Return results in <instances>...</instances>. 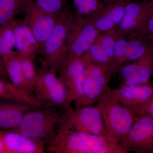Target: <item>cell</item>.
<instances>
[{"label":"cell","mask_w":153,"mask_h":153,"mask_svg":"<svg viewBox=\"0 0 153 153\" xmlns=\"http://www.w3.org/2000/svg\"><path fill=\"white\" fill-rule=\"evenodd\" d=\"M126 1H119L107 3L104 10L100 13L92 18L87 19L90 20L100 33L111 32L121 20Z\"/></svg>","instance_id":"obj_19"},{"label":"cell","mask_w":153,"mask_h":153,"mask_svg":"<svg viewBox=\"0 0 153 153\" xmlns=\"http://www.w3.org/2000/svg\"><path fill=\"white\" fill-rule=\"evenodd\" d=\"M117 39V37L113 33H106L103 36L100 35L97 42L99 44L108 57L114 63L119 70L115 61L114 56L115 46Z\"/></svg>","instance_id":"obj_27"},{"label":"cell","mask_w":153,"mask_h":153,"mask_svg":"<svg viewBox=\"0 0 153 153\" xmlns=\"http://www.w3.org/2000/svg\"><path fill=\"white\" fill-rule=\"evenodd\" d=\"M137 116L147 115L153 118V95L135 113Z\"/></svg>","instance_id":"obj_29"},{"label":"cell","mask_w":153,"mask_h":153,"mask_svg":"<svg viewBox=\"0 0 153 153\" xmlns=\"http://www.w3.org/2000/svg\"><path fill=\"white\" fill-rule=\"evenodd\" d=\"M23 74L29 87L33 90V87L38 77V70L35 66V61L30 57L19 55Z\"/></svg>","instance_id":"obj_26"},{"label":"cell","mask_w":153,"mask_h":153,"mask_svg":"<svg viewBox=\"0 0 153 153\" xmlns=\"http://www.w3.org/2000/svg\"><path fill=\"white\" fill-rule=\"evenodd\" d=\"M152 51L153 46L144 37H130L129 41L121 37L116 41L115 61L120 69L123 63L138 60Z\"/></svg>","instance_id":"obj_12"},{"label":"cell","mask_w":153,"mask_h":153,"mask_svg":"<svg viewBox=\"0 0 153 153\" xmlns=\"http://www.w3.org/2000/svg\"><path fill=\"white\" fill-rule=\"evenodd\" d=\"M24 11V20L38 41L41 51L45 41L55 27L58 16L45 12L34 0H28Z\"/></svg>","instance_id":"obj_10"},{"label":"cell","mask_w":153,"mask_h":153,"mask_svg":"<svg viewBox=\"0 0 153 153\" xmlns=\"http://www.w3.org/2000/svg\"><path fill=\"white\" fill-rule=\"evenodd\" d=\"M0 77L3 78V79L10 80L5 67L4 66V64L1 59H0Z\"/></svg>","instance_id":"obj_31"},{"label":"cell","mask_w":153,"mask_h":153,"mask_svg":"<svg viewBox=\"0 0 153 153\" xmlns=\"http://www.w3.org/2000/svg\"><path fill=\"white\" fill-rule=\"evenodd\" d=\"M110 89V88L102 87L92 78L86 76L83 85V97L79 104L75 108L97 104Z\"/></svg>","instance_id":"obj_20"},{"label":"cell","mask_w":153,"mask_h":153,"mask_svg":"<svg viewBox=\"0 0 153 153\" xmlns=\"http://www.w3.org/2000/svg\"><path fill=\"white\" fill-rule=\"evenodd\" d=\"M144 37L153 46V12L148 22Z\"/></svg>","instance_id":"obj_30"},{"label":"cell","mask_w":153,"mask_h":153,"mask_svg":"<svg viewBox=\"0 0 153 153\" xmlns=\"http://www.w3.org/2000/svg\"><path fill=\"white\" fill-rule=\"evenodd\" d=\"M113 142L120 143L131 128L137 116L115 97L111 89L96 104Z\"/></svg>","instance_id":"obj_3"},{"label":"cell","mask_w":153,"mask_h":153,"mask_svg":"<svg viewBox=\"0 0 153 153\" xmlns=\"http://www.w3.org/2000/svg\"><path fill=\"white\" fill-rule=\"evenodd\" d=\"M86 62V76L93 79L99 85L109 88L108 84L112 75L115 73L108 66L97 63Z\"/></svg>","instance_id":"obj_21"},{"label":"cell","mask_w":153,"mask_h":153,"mask_svg":"<svg viewBox=\"0 0 153 153\" xmlns=\"http://www.w3.org/2000/svg\"><path fill=\"white\" fill-rule=\"evenodd\" d=\"M153 12V0H127L120 22L113 31L117 37H143Z\"/></svg>","instance_id":"obj_7"},{"label":"cell","mask_w":153,"mask_h":153,"mask_svg":"<svg viewBox=\"0 0 153 153\" xmlns=\"http://www.w3.org/2000/svg\"><path fill=\"white\" fill-rule=\"evenodd\" d=\"M120 144L127 153H153V118L137 116Z\"/></svg>","instance_id":"obj_9"},{"label":"cell","mask_w":153,"mask_h":153,"mask_svg":"<svg viewBox=\"0 0 153 153\" xmlns=\"http://www.w3.org/2000/svg\"><path fill=\"white\" fill-rule=\"evenodd\" d=\"M8 75L11 83L38 107H41L34 94L33 89L29 87L25 80L21 66L19 53L13 51L10 54L0 57Z\"/></svg>","instance_id":"obj_17"},{"label":"cell","mask_w":153,"mask_h":153,"mask_svg":"<svg viewBox=\"0 0 153 153\" xmlns=\"http://www.w3.org/2000/svg\"><path fill=\"white\" fill-rule=\"evenodd\" d=\"M126 1V0H105V2L107 3L114 2L117 1Z\"/></svg>","instance_id":"obj_33"},{"label":"cell","mask_w":153,"mask_h":153,"mask_svg":"<svg viewBox=\"0 0 153 153\" xmlns=\"http://www.w3.org/2000/svg\"><path fill=\"white\" fill-rule=\"evenodd\" d=\"M28 0H0V25L10 22L24 11Z\"/></svg>","instance_id":"obj_22"},{"label":"cell","mask_w":153,"mask_h":153,"mask_svg":"<svg viewBox=\"0 0 153 153\" xmlns=\"http://www.w3.org/2000/svg\"><path fill=\"white\" fill-rule=\"evenodd\" d=\"M11 21L0 25V57L10 54L15 47V36Z\"/></svg>","instance_id":"obj_25"},{"label":"cell","mask_w":153,"mask_h":153,"mask_svg":"<svg viewBox=\"0 0 153 153\" xmlns=\"http://www.w3.org/2000/svg\"><path fill=\"white\" fill-rule=\"evenodd\" d=\"M46 149L53 153H127L120 143L84 132L57 130Z\"/></svg>","instance_id":"obj_1"},{"label":"cell","mask_w":153,"mask_h":153,"mask_svg":"<svg viewBox=\"0 0 153 153\" xmlns=\"http://www.w3.org/2000/svg\"><path fill=\"white\" fill-rule=\"evenodd\" d=\"M11 22L17 52L21 56L36 60L41 54V48L31 30L24 20L14 18Z\"/></svg>","instance_id":"obj_16"},{"label":"cell","mask_w":153,"mask_h":153,"mask_svg":"<svg viewBox=\"0 0 153 153\" xmlns=\"http://www.w3.org/2000/svg\"><path fill=\"white\" fill-rule=\"evenodd\" d=\"M4 153H42L46 145L29 138L15 130H0Z\"/></svg>","instance_id":"obj_15"},{"label":"cell","mask_w":153,"mask_h":153,"mask_svg":"<svg viewBox=\"0 0 153 153\" xmlns=\"http://www.w3.org/2000/svg\"><path fill=\"white\" fill-rule=\"evenodd\" d=\"M86 69V63L82 57L74 58L69 60L58 73V78L72 97L75 107L83 97Z\"/></svg>","instance_id":"obj_11"},{"label":"cell","mask_w":153,"mask_h":153,"mask_svg":"<svg viewBox=\"0 0 153 153\" xmlns=\"http://www.w3.org/2000/svg\"><path fill=\"white\" fill-rule=\"evenodd\" d=\"M0 153H4V146L1 139H0Z\"/></svg>","instance_id":"obj_32"},{"label":"cell","mask_w":153,"mask_h":153,"mask_svg":"<svg viewBox=\"0 0 153 153\" xmlns=\"http://www.w3.org/2000/svg\"><path fill=\"white\" fill-rule=\"evenodd\" d=\"M42 10L48 13L57 16L64 10L68 0H34Z\"/></svg>","instance_id":"obj_28"},{"label":"cell","mask_w":153,"mask_h":153,"mask_svg":"<svg viewBox=\"0 0 153 153\" xmlns=\"http://www.w3.org/2000/svg\"><path fill=\"white\" fill-rule=\"evenodd\" d=\"M100 36L99 32L89 19L73 17L67 40L69 60L82 57Z\"/></svg>","instance_id":"obj_8"},{"label":"cell","mask_w":153,"mask_h":153,"mask_svg":"<svg viewBox=\"0 0 153 153\" xmlns=\"http://www.w3.org/2000/svg\"><path fill=\"white\" fill-rule=\"evenodd\" d=\"M39 108L28 111L14 130L46 146L57 133L60 116L49 108L41 109Z\"/></svg>","instance_id":"obj_6"},{"label":"cell","mask_w":153,"mask_h":153,"mask_svg":"<svg viewBox=\"0 0 153 153\" xmlns=\"http://www.w3.org/2000/svg\"><path fill=\"white\" fill-rule=\"evenodd\" d=\"M111 92L123 105L135 114L137 110L153 95V87L149 83L139 85L123 83Z\"/></svg>","instance_id":"obj_13"},{"label":"cell","mask_w":153,"mask_h":153,"mask_svg":"<svg viewBox=\"0 0 153 153\" xmlns=\"http://www.w3.org/2000/svg\"><path fill=\"white\" fill-rule=\"evenodd\" d=\"M57 130L84 132L103 137L113 142L105 129L100 111L96 105L65 110L60 116Z\"/></svg>","instance_id":"obj_5"},{"label":"cell","mask_w":153,"mask_h":153,"mask_svg":"<svg viewBox=\"0 0 153 153\" xmlns=\"http://www.w3.org/2000/svg\"><path fill=\"white\" fill-rule=\"evenodd\" d=\"M73 17L65 10L58 15L55 27L41 50L43 62L56 74L69 60L67 40Z\"/></svg>","instance_id":"obj_2"},{"label":"cell","mask_w":153,"mask_h":153,"mask_svg":"<svg viewBox=\"0 0 153 153\" xmlns=\"http://www.w3.org/2000/svg\"><path fill=\"white\" fill-rule=\"evenodd\" d=\"M37 108L20 102L0 100V130L17 128L25 115Z\"/></svg>","instance_id":"obj_18"},{"label":"cell","mask_w":153,"mask_h":153,"mask_svg":"<svg viewBox=\"0 0 153 153\" xmlns=\"http://www.w3.org/2000/svg\"><path fill=\"white\" fill-rule=\"evenodd\" d=\"M33 92L42 107L60 108L65 110L72 107L74 100L65 85L44 63L38 70V77Z\"/></svg>","instance_id":"obj_4"},{"label":"cell","mask_w":153,"mask_h":153,"mask_svg":"<svg viewBox=\"0 0 153 153\" xmlns=\"http://www.w3.org/2000/svg\"><path fill=\"white\" fill-rule=\"evenodd\" d=\"M134 62L123 65L119 70L124 83L139 85L149 83L153 75V51Z\"/></svg>","instance_id":"obj_14"},{"label":"cell","mask_w":153,"mask_h":153,"mask_svg":"<svg viewBox=\"0 0 153 153\" xmlns=\"http://www.w3.org/2000/svg\"><path fill=\"white\" fill-rule=\"evenodd\" d=\"M76 9V16L91 18L101 13L105 6L99 0H72Z\"/></svg>","instance_id":"obj_23"},{"label":"cell","mask_w":153,"mask_h":153,"mask_svg":"<svg viewBox=\"0 0 153 153\" xmlns=\"http://www.w3.org/2000/svg\"><path fill=\"white\" fill-rule=\"evenodd\" d=\"M0 100L20 102L37 107L26 96L17 89L10 80L1 77Z\"/></svg>","instance_id":"obj_24"}]
</instances>
